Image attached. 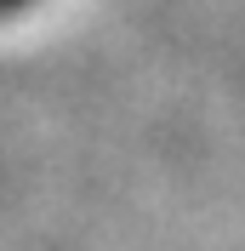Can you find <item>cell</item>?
Returning a JSON list of instances; mask_svg holds the SVG:
<instances>
[{
    "label": "cell",
    "mask_w": 245,
    "mask_h": 251,
    "mask_svg": "<svg viewBox=\"0 0 245 251\" xmlns=\"http://www.w3.org/2000/svg\"><path fill=\"white\" fill-rule=\"evenodd\" d=\"M23 6H29V0H0V17H17Z\"/></svg>",
    "instance_id": "obj_1"
}]
</instances>
